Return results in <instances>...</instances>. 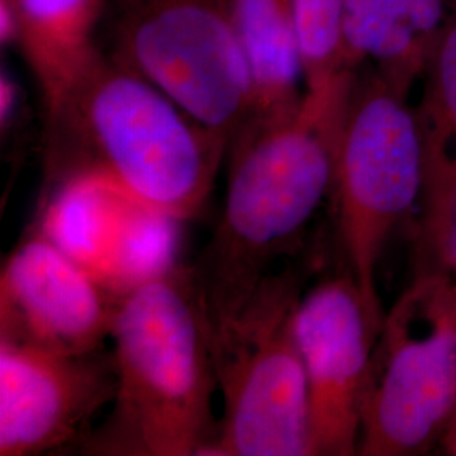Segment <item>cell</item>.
I'll use <instances>...</instances> for the list:
<instances>
[{
  "mask_svg": "<svg viewBox=\"0 0 456 456\" xmlns=\"http://www.w3.org/2000/svg\"><path fill=\"white\" fill-rule=\"evenodd\" d=\"M345 0H291L303 51L306 90H318L352 71L345 65L342 17Z\"/></svg>",
  "mask_w": 456,
  "mask_h": 456,
  "instance_id": "obj_16",
  "label": "cell"
},
{
  "mask_svg": "<svg viewBox=\"0 0 456 456\" xmlns=\"http://www.w3.org/2000/svg\"><path fill=\"white\" fill-rule=\"evenodd\" d=\"M227 152V141L103 49L46 114L49 188L100 178L180 222L205 208Z\"/></svg>",
  "mask_w": 456,
  "mask_h": 456,
  "instance_id": "obj_2",
  "label": "cell"
},
{
  "mask_svg": "<svg viewBox=\"0 0 456 456\" xmlns=\"http://www.w3.org/2000/svg\"><path fill=\"white\" fill-rule=\"evenodd\" d=\"M453 0H345L342 45L352 71L367 66L403 97L424 69Z\"/></svg>",
  "mask_w": 456,
  "mask_h": 456,
  "instance_id": "obj_13",
  "label": "cell"
},
{
  "mask_svg": "<svg viewBox=\"0 0 456 456\" xmlns=\"http://www.w3.org/2000/svg\"><path fill=\"white\" fill-rule=\"evenodd\" d=\"M232 9L252 85L250 120L291 112L306 94L291 0H232Z\"/></svg>",
  "mask_w": 456,
  "mask_h": 456,
  "instance_id": "obj_15",
  "label": "cell"
},
{
  "mask_svg": "<svg viewBox=\"0 0 456 456\" xmlns=\"http://www.w3.org/2000/svg\"><path fill=\"white\" fill-rule=\"evenodd\" d=\"M24 102V94L20 83L12 73L11 66L2 63L0 68V129L5 139L12 127H16L20 117V109Z\"/></svg>",
  "mask_w": 456,
  "mask_h": 456,
  "instance_id": "obj_17",
  "label": "cell"
},
{
  "mask_svg": "<svg viewBox=\"0 0 456 456\" xmlns=\"http://www.w3.org/2000/svg\"><path fill=\"white\" fill-rule=\"evenodd\" d=\"M423 190V149L414 109L372 68H360L343 117L331 196L345 273L379 325L377 269L394 232Z\"/></svg>",
  "mask_w": 456,
  "mask_h": 456,
  "instance_id": "obj_5",
  "label": "cell"
},
{
  "mask_svg": "<svg viewBox=\"0 0 456 456\" xmlns=\"http://www.w3.org/2000/svg\"><path fill=\"white\" fill-rule=\"evenodd\" d=\"M414 109L423 149L416 274L446 273L456 215V0L428 60Z\"/></svg>",
  "mask_w": 456,
  "mask_h": 456,
  "instance_id": "obj_12",
  "label": "cell"
},
{
  "mask_svg": "<svg viewBox=\"0 0 456 456\" xmlns=\"http://www.w3.org/2000/svg\"><path fill=\"white\" fill-rule=\"evenodd\" d=\"M438 446L443 448V453L456 456V411L453 418H452V421L448 424V428L444 429Z\"/></svg>",
  "mask_w": 456,
  "mask_h": 456,
  "instance_id": "obj_19",
  "label": "cell"
},
{
  "mask_svg": "<svg viewBox=\"0 0 456 456\" xmlns=\"http://www.w3.org/2000/svg\"><path fill=\"white\" fill-rule=\"evenodd\" d=\"M455 411L456 279L416 274L375 342L359 455H424L440 444Z\"/></svg>",
  "mask_w": 456,
  "mask_h": 456,
  "instance_id": "obj_6",
  "label": "cell"
},
{
  "mask_svg": "<svg viewBox=\"0 0 456 456\" xmlns=\"http://www.w3.org/2000/svg\"><path fill=\"white\" fill-rule=\"evenodd\" d=\"M20 43V17L16 0H0V46L17 49Z\"/></svg>",
  "mask_w": 456,
  "mask_h": 456,
  "instance_id": "obj_18",
  "label": "cell"
},
{
  "mask_svg": "<svg viewBox=\"0 0 456 456\" xmlns=\"http://www.w3.org/2000/svg\"><path fill=\"white\" fill-rule=\"evenodd\" d=\"M120 297L37 228L2 265L0 340L94 354L110 340Z\"/></svg>",
  "mask_w": 456,
  "mask_h": 456,
  "instance_id": "obj_10",
  "label": "cell"
},
{
  "mask_svg": "<svg viewBox=\"0 0 456 456\" xmlns=\"http://www.w3.org/2000/svg\"><path fill=\"white\" fill-rule=\"evenodd\" d=\"M446 273L456 279V215L452 237H450V245H448V254H446Z\"/></svg>",
  "mask_w": 456,
  "mask_h": 456,
  "instance_id": "obj_20",
  "label": "cell"
},
{
  "mask_svg": "<svg viewBox=\"0 0 456 456\" xmlns=\"http://www.w3.org/2000/svg\"><path fill=\"white\" fill-rule=\"evenodd\" d=\"M380 325L346 273L306 289L296 335L310 399V455H359L362 406Z\"/></svg>",
  "mask_w": 456,
  "mask_h": 456,
  "instance_id": "obj_8",
  "label": "cell"
},
{
  "mask_svg": "<svg viewBox=\"0 0 456 456\" xmlns=\"http://www.w3.org/2000/svg\"><path fill=\"white\" fill-rule=\"evenodd\" d=\"M24 58L39 86L45 114L54 110L102 51L98 29L107 0H16Z\"/></svg>",
  "mask_w": 456,
  "mask_h": 456,
  "instance_id": "obj_14",
  "label": "cell"
},
{
  "mask_svg": "<svg viewBox=\"0 0 456 456\" xmlns=\"http://www.w3.org/2000/svg\"><path fill=\"white\" fill-rule=\"evenodd\" d=\"M114 395V359L102 350L61 355L0 340V456L65 448Z\"/></svg>",
  "mask_w": 456,
  "mask_h": 456,
  "instance_id": "obj_11",
  "label": "cell"
},
{
  "mask_svg": "<svg viewBox=\"0 0 456 456\" xmlns=\"http://www.w3.org/2000/svg\"><path fill=\"white\" fill-rule=\"evenodd\" d=\"M115 395L92 455L205 456L218 423L208 318L195 271L175 267L118 299Z\"/></svg>",
  "mask_w": 456,
  "mask_h": 456,
  "instance_id": "obj_3",
  "label": "cell"
},
{
  "mask_svg": "<svg viewBox=\"0 0 456 456\" xmlns=\"http://www.w3.org/2000/svg\"><path fill=\"white\" fill-rule=\"evenodd\" d=\"M355 73L306 90L288 114L250 120L232 141L222 216L193 269L208 322L244 301L331 196Z\"/></svg>",
  "mask_w": 456,
  "mask_h": 456,
  "instance_id": "obj_1",
  "label": "cell"
},
{
  "mask_svg": "<svg viewBox=\"0 0 456 456\" xmlns=\"http://www.w3.org/2000/svg\"><path fill=\"white\" fill-rule=\"evenodd\" d=\"M39 228L117 296L178 267L180 220L100 178L49 188Z\"/></svg>",
  "mask_w": 456,
  "mask_h": 456,
  "instance_id": "obj_9",
  "label": "cell"
},
{
  "mask_svg": "<svg viewBox=\"0 0 456 456\" xmlns=\"http://www.w3.org/2000/svg\"><path fill=\"white\" fill-rule=\"evenodd\" d=\"M105 20L107 53L230 149L252 115V85L232 0H107Z\"/></svg>",
  "mask_w": 456,
  "mask_h": 456,
  "instance_id": "obj_7",
  "label": "cell"
},
{
  "mask_svg": "<svg viewBox=\"0 0 456 456\" xmlns=\"http://www.w3.org/2000/svg\"><path fill=\"white\" fill-rule=\"evenodd\" d=\"M305 274L297 265L269 271L235 310L208 322L224 416L205 456H311L296 335Z\"/></svg>",
  "mask_w": 456,
  "mask_h": 456,
  "instance_id": "obj_4",
  "label": "cell"
}]
</instances>
